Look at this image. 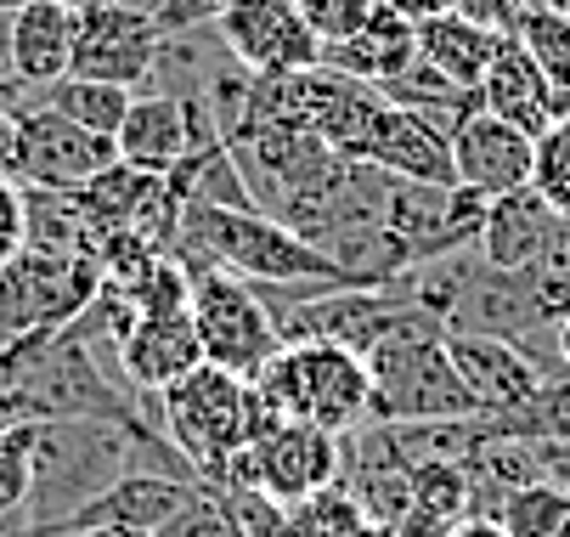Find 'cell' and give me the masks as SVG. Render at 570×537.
Returning a JSON list of instances; mask_svg holds the SVG:
<instances>
[{
	"label": "cell",
	"mask_w": 570,
	"mask_h": 537,
	"mask_svg": "<svg viewBox=\"0 0 570 537\" xmlns=\"http://www.w3.org/2000/svg\"><path fill=\"white\" fill-rule=\"evenodd\" d=\"M509 35H520V46L537 57V68L548 74L553 86H570V18L525 7V12H520V23H514Z\"/></svg>",
	"instance_id": "cell-25"
},
{
	"label": "cell",
	"mask_w": 570,
	"mask_h": 537,
	"mask_svg": "<svg viewBox=\"0 0 570 537\" xmlns=\"http://www.w3.org/2000/svg\"><path fill=\"white\" fill-rule=\"evenodd\" d=\"M452 165H458V187L480 193L485 204L525 193L531 170H537V136L503 125L498 114H474L458 136H452Z\"/></svg>",
	"instance_id": "cell-14"
},
{
	"label": "cell",
	"mask_w": 570,
	"mask_h": 537,
	"mask_svg": "<svg viewBox=\"0 0 570 537\" xmlns=\"http://www.w3.org/2000/svg\"><path fill=\"white\" fill-rule=\"evenodd\" d=\"M525 7H537V12H559V18H570V0H525Z\"/></svg>",
	"instance_id": "cell-35"
},
{
	"label": "cell",
	"mask_w": 570,
	"mask_h": 537,
	"mask_svg": "<svg viewBox=\"0 0 570 537\" xmlns=\"http://www.w3.org/2000/svg\"><path fill=\"white\" fill-rule=\"evenodd\" d=\"M322 62L340 68V74H351V80H367V86L384 91L390 80H401V74L419 62V23L395 18L390 7H373L367 23H362L345 46L322 51Z\"/></svg>",
	"instance_id": "cell-20"
},
{
	"label": "cell",
	"mask_w": 570,
	"mask_h": 537,
	"mask_svg": "<svg viewBox=\"0 0 570 537\" xmlns=\"http://www.w3.org/2000/svg\"><path fill=\"white\" fill-rule=\"evenodd\" d=\"M277 537H334V531H328V526H316L305 509H288V526H283Z\"/></svg>",
	"instance_id": "cell-33"
},
{
	"label": "cell",
	"mask_w": 570,
	"mask_h": 537,
	"mask_svg": "<svg viewBox=\"0 0 570 537\" xmlns=\"http://www.w3.org/2000/svg\"><path fill=\"white\" fill-rule=\"evenodd\" d=\"M446 537H509V531H503V520H498V515H463Z\"/></svg>",
	"instance_id": "cell-32"
},
{
	"label": "cell",
	"mask_w": 570,
	"mask_h": 537,
	"mask_svg": "<svg viewBox=\"0 0 570 537\" xmlns=\"http://www.w3.org/2000/svg\"><path fill=\"white\" fill-rule=\"evenodd\" d=\"M446 351H452V362L463 373V385H469L480 419L520 413L548 385V373L514 340H498V334H446Z\"/></svg>",
	"instance_id": "cell-13"
},
{
	"label": "cell",
	"mask_w": 570,
	"mask_h": 537,
	"mask_svg": "<svg viewBox=\"0 0 570 537\" xmlns=\"http://www.w3.org/2000/svg\"><path fill=\"white\" fill-rule=\"evenodd\" d=\"M498 29H485V23H474L469 12H441V18H430V23H419V57L430 62V68H441L446 80H458V86H474L480 91V80H485V68H492V57H498Z\"/></svg>",
	"instance_id": "cell-21"
},
{
	"label": "cell",
	"mask_w": 570,
	"mask_h": 537,
	"mask_svg": "<svg viewBox=\"0 0 570 537\" xmlns=\"http://www.w3.org/2000/svg\"><path fill=\"white\" fill-rule=\"evenodd\" d=\"M0 176H18V114L0 108Z\"/></svg>",
	"instance_id": "cell-31"
},
{
	"label": "cell",
	"mask_w": 570,
	"mask_h": 537,
	"mask_svg": "<svg viewBox=\"0 0 570 537\" xmlns=\"http://www.w3.org/2000/svg\"><path fill=\"white\" fill-rule=\"evenodd\" d=\"M119 159L153 176H170L181 165V153L193 141V102L170 97V91H136L125 125H119Z\"/></svg>",
	"instance_id": "cell-18"
},
{
	"label": "cell",
	"mask_w": 570,
	"mask_h": 537,
	"mask_svg": "<svg viewBox=\"0 0 570 537\" xmlns=\"http://www.w3.org/2000/svg\"><path fill=\"white\" fill-rule=\"evenodd\" d=\"M35 441H40V424L0 430V520H12L23 531H29L23 509H29V487H35Z\"/></svg>",
	"instance_id": "cell-24"
},
{
	"label": "cell",
	"mask_w": 570,
	"mask_h": 537,
	"mask_svg": "<svg viewBox=\"0 0 570 537\" xmlns=\"http://www.w3.org/2000/svg\"><path fill=\"white\" fill-rule=\"evenodd\" d=\"M187 272H193V329H198L204 362L237 379H261V368L283 351V340L272 329V312L261 305L255 283H243L220 266H204V261H187Z\"/></svg>",
	"instance_id": "cell-7"
},
{
	"label": "cell",
	"mask_w": 570,
	"mask_h": 537,
	"mask_svg": "<svg viewBox=\"0 0 570 537\" xmlns=\"http://www.w3.org/2000/svg\"><path fill=\"white\" fill-rule=\"evenodd\" d=\"M130 102H136V91L102 86V80H73V74H68V80H57V86H46V91L35 97V108H57L62 119L86 125V130H97V136H119Z\"/></svg>",
	"instance_id": "cell-22"
},
{
	"label": "cell",
	"mask_w": 570,
	"mask_h": 537,
	"mask_svg": "<svg viewBox=\"0 0 570 537\" xmlns=\"http://www.w3.org/2000/svg\"><path fill=\"white\" fill-rule=\"evenodd\" d=\"M480 108L498 114L514 130H525V136L548 130V74L520 46V35L498 40V57H492V68H485V80H480Z\"/></svg>",
	"instance_id": "cell-19"
},
{
	"label": "cell",
	"mask_w": 570,
	"mask_h": 537,
	"mask_svg": "<svg viewBox=\"0 0 570 537\" xmlns=\"http://www.w3.org/2000/svg\"><path fill=\"white\" fill-rule=\"evenodd\" d=\"M153 537H243V526H237V520L226 515V504L204 487L187 509H176V515H170L165 526H158Z\"/></svg>",
	"instance_id": "cell-28"
},
{
	"label": "cell",
	"mask_w": 570,
	"mask_h": 537,
	"mask_svg": "<svg viewBox=\"0 0 570 537\" xmlns=\"http://www.w3.org/2000/svg\"><path fill=\"white\" fill-rule=\"evenodd\" d=\"M204 7H215V12H220V7H232V0H204Z\"/></svg>",
	"instance_id": "cell-37"
},
{
	"label": "cell",
	"mask_w": 570,
	"mask_h": 537,
	"mask_svg": "<svg viewBox=\"0 0 570 537\" xmlns=\"http://www.w3.org/2000/svg\"><path fill=\"white\" fill-rule=\"evenodd\" d=\"M97 255H46L18 250L0 266V345L29 340V334H62L86 305L102 294Z\"/></svg>",
	"instance_id": "cell-5"
},
{
	"label": "cell",
	"mask_w": 570,
	"mask_h": 537,
	"mask_svg": "<svg viewBox=\"0 0 570 537\" xmlns=\"http://www.w3.org/2000/svg\"><path fill=\"white\" fill-rule=\"evenodd\" d=\"M373 373V424H446V419H480L463 373L446 351V334H406L367 357Z\"/></svg>",
	"instance_id": "cell-4"
},
{
	"label": "cell",
	"mask_w": 570,
	"mask_h": 537,
	"mask_svg": "<svg viewBox=\"0 0 570 537\" xmlns=\"http://www.w3.org/2000/svg\"><path fill=\"white\" fill-rule=\"evenodd\" d=\"M204 492V481L165 476V470H130L97 498H86L73 515L46 526L40 537H86V531H158L176 509H187Z\"/></svg>",
	"instance_id": "cell-11"
},
{
	"label": "cell",
	"mask_w": 570,
	"mask_h": 537,
	"mask_svg": "<svg viewBox=\"0 0 570 537\" xmlns=\"http://www.w3.org/2000/svg\"><path fill=\"white\" fill-rule=\"evenodd\" d=\"M86 537H153V531H86Z\"/></svg>",
	"instance_id": "cell-36"
},
{
	"label": "cell",
	"mask_w": 570,
	"mask_h": 537,
	"mask_svg": "<svg viewBox=\"0 0 570 537\" xmlns=\"http://www.w3.org/2000/svg\"><path fill=\"white\" fill-rule=\"evenodd\" d=\"M165 29L153 12L119 7V0H91L79 7V35H73V80H102V86H147Z\"/></svg>",
	"instance_id": "cell-10"
},
{
	"label": "cell",
	"mask_w": 570,
	"mask_h": 537,
	"mask_svg": "<svg viewBox=\"0 0 570 537\" xmlns=\"http://www.w3.org/2000/svg\"><path fill=\"white\" fill-rule=\"evenodd\" d=\"M215 35L226 40L232 62L255 80H288L322 62V40L299 18L294 0H232L215 18Z\"/></svg>",
	"instance_id": "cell-9"
},
{
	"label": "cell",
	"mask_w": 570,
	"mask_h": 537,
	"mask_svg": "<svg viewBox=\"0 0 570 537\" xmlns=\"http://www.w3.org/2000/svg\"><path fill=\"white\" fill-rule=\"evenodd\" d=\"M340 476H345V441L322 424L283 419V424H266L249 441V452L226 470L220 487H261L283 509H299V504L322 498L328 487H340Z\"/></svg>",
	"instance_id": "cell-6"
},
{
	"label": "cell",
	"mask_w": 570,
	"mask_h": 537,
	"mask_svg": "<svg viewBox=\"0 0 570 537\" xmlns=\"http://www.w3.org/2000/svg\"><path fill=\"white\" fill-rule=\"evenodd\" d=\"M373 7H390V12H395V18H406V23H430V18L452 12L458 0H373Z\"/></svg>",
	"instance_id": "cell-30"
},
{
	"label": "cell",
	"mask_w": 570,
	"mask_h": 537,
	"mask_svg": "<svg viewBox=\"0 0 570 537\" xmlns=\"http://www.w3.org/2000/svg\"><path fill=\"white\" fill-rule=\"evenodd\" d=\"M294 7H299V18L311 23V35L322 40V51H334V46H345V40L367 23L373 0H294Z\"/></svg>",
	"instance_id": "cell-27"
},
{
	"label": "cell",
	"mask_w": 570,
	"mask_h": 537,
	"mask_svg": "<svg viewBox=\"0 0 570 537\" xmlns=\"http://www.w3.org/2000/svg\"><path fill=\"white\" fill-rule=\"evenodd\" d=\"M531 187L542 193V204L553 215H570V119L548 125L537 136V170H531Z\"/></svg>",
	"instance_id": "cell-26"
},
{
	"label": "cell",
	"mask_w": 570,
	"mask_h": 537,
	"mask_svg": "<svg viewBox=\"0 0 570 537\" xmlns=\"http://www.w3.org/2000/svg\"><path fill=\"white\" fill-rule=\"evenodd\" d=\"M73 35H79V7H68V0H23L18 12H7V35H0L7 74L35 91L68 80Z\"/></svg>",
	"instance_id": "cell-15"
},
{
	"label": "cell",
	"mask_w": 570,
	"mask_h": 537,
	"mask_svg": "<svg viewBox=\"0 0 570 537\" xmlns=\"http://www.w3.org/2000/svg\"><path fill=\"white\" fill-rule=\"evenodd\" d=\"M249 385H255V436L283 419H305L334 436H351L356 424H367V402H373L367 357L328 340L283 345Z\"/></svg>",
	"instance_id": "cell-2"
},
{
	"label": "cell",
	"mask_w": 570,
	"mask_h": 537,
	"mask_svg": "<svg viewBox=\"0 0 570 537\" xmlns=\"http://www.w3.org/2000/svg\"><path fill=\"white\" fill-rule=\"evenodd\" d=\"M362 165H379L384 176H401V182H430V187H458V165H452V141L441 130H430L419 114H406L395 102L379 108L362 153Z\"/></svg>",
	"instance_id": "cell-16"
},
{
	"label": "cell",
	"mask_w": 570,
	"mask_h": 537,
	"mask_svg": "<svg viewBox=\"0 0 570 537\" xmlns=\"http://www.w3.org/2000/svg\"><path fill=\"white\" fill-rule=\"evenodd\" d=\"M553 357H559V368L570 373V318H564V323L553 329Z\"/></svg>",
	"instance_id": "cell-34"
},
{
	"label": "cell",
	"mask_w": 570,
	"mask_h": 537,
	"mask_svg": "<svg viewBox=\"0 0 570 537\" xmlns=\"http://www.w3.org/2000/svg\"><path fill=\"white\" fill-rule=\"evenodd\" d=\"M559 215L542 204L537 187L525 193H509V198H492L485 204V221H480V261L492 272H537L542 255H548V238H553Z\"/></svg>",
	"instance_id": "cell-17"
},
{
	"label": "cell",
	"mask_w": 570,
	"mask_h": 537,
	"mask_svg": "<svg viewBox=\"0 0 570 537\" xmlns=\"http://www.w3.org/2000/svg\"><path fill=\"white\" fill-rule=\"evenodd\" d=\"M114 368L125 373V385L147 402H158L170 385L193 368H204V345H198V329H193V305L187 312H141L136 329L125 334Z\"/></svg>",
	"instance_id": "cell-12"
},
{
	"label": "cell",
	"mask_w": 570,
	"mask_h": 537,
	"mask_svg": "<svg viewBox=\"0 0 570 537\" xmlns=\"http://www.w3.org/2000/svg\"><path fill=\"white\" fill-rule=\"evenodd\" d=\"M509 537H570V487L564 481H525L498 509Z\"/></svg>",
	"instance_id": "cell-23"
},
{
	"label": "cell",
	"mask_w": 570,
	"mask_h": 537,
	"mask_svg": "<svg viewBox=\"0 0 570 537\" xmlns=\"http://www.w3.org/2000/svg\"><path fill=\"white\" fill-rule=\"evenodd\" d=\"M23 187L12 176H0V266L23 250Z\"/></svg>",
	"instance_id": "cell-29"
},
{
	"label": "cell",
	"mask_w": 570,
	"mask_h": 537,
	"mask_svg": "<svg viewBox=\"0 0 570 537\" xmlns=\"http://www.w3.org/2000/svg\"><path fill=\"white\" fill-rule=\"evenodd\" d=\"M170 255L220 266L243 283H345V272L328 255L311 250L294 226H283L277 215H261V209L187 204Z\"/></svg>",
	"instance_id": "cell-1"
},
{
	"label": "cell",
	"mask_w": 570,
	"mask_h": 537,
	"mask_svg": "<svg viewBox=\"0 0 570 537\" xmlns=\"http://www.w3.org/2000/svg\"><path fill=\"white\" fill-rule=\"evenodd\" d=\"M158 424H165L170 447L193 465V476L215 492L255 441V385L204 362L181 385L158 397Z\"/></svg>",
	"instance_id": "cell-3"
},
{
	"label": "cell",
	"mask_w": 570,
	"mask_h": 537,
	"mask_svg": "<svg viewBox=\"0 0 570 537\" xmlns=\"http://www.w3.org/2000/svg\"><path fill=\"white\" fill-rule=\"evenodd\" d=\"M108 165H119V141L97 136L86 125L62 119L57 108L18 114V187L35 193H79L91 187Z\"/></svg>",
	"instance_id": "cell-8"
}]
</instances>
